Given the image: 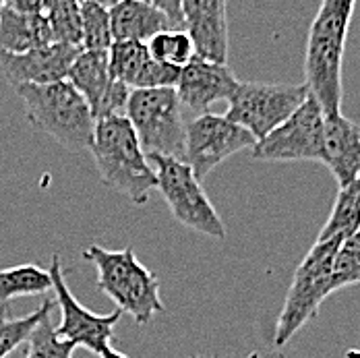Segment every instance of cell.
Here are the masks:
<instances>
[{
	"label": "cell",
	"instance_id": "277c9868",
	"mask_svg": "<svg viewBox=\"0 0 360 358\" xmlns=\"http://www.w3.org/2000/svg\"><path fill=\"white\" fill-rule=\"evenodd\" d=\"M23 100L27 120L69 151L91 149L96 118L83 96L69 81L23 85L15 89Z\"/></svg>",
	"mask_w": 360,
	"mask_h": 358
},
{
	"label": "cell",
	"instance_id": "ac0fdd59",
	"mask_svg": "<svg viewBox=\"0 0 360 358\" xmlns=\"http://www.w3.org/2000/svg\"><path fill=\"white\" fill-rule=\"evenodd\" d=\"M52 41V32L41 15H25L17 11L11 2H4L0 11V52L2 54H25L39 46Z\"/></svg>",
	"mask_w": 360,
	"mask_h": 358
},
{
	"label": "cell",
	"instance_id": "8992f818",
	"mask_svg": "<svg viewBox=\"0 0 360 358\" xmlns=\"http://www.w3.org/2000/svg\"><path fill=\"white\" fill-rule=\"evenodd\" d=\"M174 87L137 89L131 94L127 118L137 133L145 155H166L184 162L186 122L182 120Z\"/></svg>",
	"mask_w": 360,
	"mask_h": 358
},
{
	"label": "cell",
	"instance_id": "9a60e30c",
	"mask_svg": "<svg viewBox=\"0 0 360 358\" xmlns=\"http://www.w3.org/2000/svg\"><path fill=\"white\" fill-rule=\"evenodd\" d=\"M236 75L228 69V65H216L201 58H193L184 69H180L176 94L180 104L188 106L193 112L210 114V108L221 100H232L238 89Z\"/></svg>",
	"mask_w": 360,
	"mask_h": 358
},
{
	"label": "cell",
	"instance_id": "ba28073f",
	"mask_svg": "<svg viewBox=\"0 0 360 358\" xmlns=\"http://www.w3.org/2000/svg\"><path fill=\"white\" fill-rule=\"evenodd\" d=\"M309 98L311 94L304 83L284 85L240 81L224 116L249 131L255 141H261L284 124Z\"/></svg>",
	"mask_w": 360,
	"mask_h": 358
},
{
	"label": "cell",
	"instance_id": "44dd1931",
	"mask_svg": "<svg viewBox=\"0 0 360 358\" xmlns=\"http://www.w3.org/2000/svg\"><path fill=\"white\" fill-rule=\"evenodd\" d=\"M52 288L48 269H41L37 263H23L8 269H0V302H6L17 296L44 294Z\"/></svg>",
	"mask_w": 360,
	"mask_h": 358
},
{
	"label": "cell",
	"instance_id": "f1b7e54d",
	"mask_svg": "<svg viewBox=\"0 0 360 358\" xmlns=\"http://www.w3.org/2000/svg\"><path fill=\"white\" fill-rule=\"evenodd\" d=\"M2 6H4V2H0V11H2Z\"/></svg>",
	"mask_w": 360,
	"mask_h": 358
},
{
	"label": "cell",
	"instance_id": "7402d4cb",
	"mask_svg": "<svg viewBox=\"0 0 360 358\" xmlns=\"http://www.w3.org/2000/svg\"><path fill=\"white\" fill-rule=\"evenodd\" d=\"M81 6V32H83V50L87 52H108L114 44L112 23H110L108 4L85 0Z\"/></svg>",
	"mask_w": 360,
	"mask_h": 358
},
{
	"label": "cell",
	"instance_id": "cb8c5ba5",
	"mask_svg": "<svg viewBox=\"0 0 360 358\" xmlns=\"http://www.w3.org/2000/svg\"><path fill=\"white\" fill-rule=\"evenodd\" d=\"M54 302L44 300L34 313L17 319H8L4 311H0V358H6L13 350H17L23 342L30 340L41 319L50 317Z\"/></svg>",
	"mask_w": 360,
	"mask_h": 358
},
{
	"label": "cell",
	"instance_id": "d4e9b609",
	"mask_svg": "<svg viewBox=\"0 0 360 358\" xmlns=\"http://www.w3.org/2000/svg\"><path fill=\"white\" fill-rule=\"evenodd\" d=\"M147 50L153 60L184 69L195 58V48L186 32H162L147 41Z\"/></svg>",
	"mask_w": 360,
	"mask_h": 358
},
{
	"label": "cell",
	"instance_id": "83f0119b",
	"mask_svg": "<svg viewBox=\"0 0 360 358\" xmlns=\"http://www.w3.org/2000/svg\"><path fill=\"white\" fill-rule=\"evenodd\" d=\"M102 358H129V357H124L122 352H118V350H114V348H108V350L102 354Z\"/></svg>",
	"mask_w": 360,
	"mask_h": 358
},
{
	"label": "cell",
	"instance_id": "7c38bea8",
	"mask_svg": "<svg viewBox=\"0 0 360 358\" xmlns=\"http://www.w3.org/2000/svg\"><path fill=\"white\" fill-rule=\"evenodd\" d=\"M81 52V48L69 44H48L25 54L0 52V67L15 89L23 85H50L67 81L72 63Z\"/></svg>",
	"mask_w": 360,
	"mask_h": 358
},
{
	"label": "cell",
	"instance_id": "5bb4252c",
	"mask_svg": "<svg viewBox=\"0 0 360 358\" xmlns=\"http://www.w3.org/2000/svg\"><path fill=\"white\" fill-rule=\"evenodd\" d=\"M108 65L112 79L124 83L133 91L176 89L180 77V69L153 60L147 46L139 41H114L108 50Z\"/></svg>",
	"mask_w": 360,
	"mask_h": 358
},
{
	"label": "cell",
	"instance_id": "2e32d148",
	"mask_svg": "<svg viewBox=\"0 0 360 358\" xmlns=\"http://www.w3.org/2000/svg\"><path fill=\"white\" fill-rule=\"evenodd\" d=\"M340 188L360 180V127L342 114L325 116L323 158Z\"/></svg>",
	"mask_w": 360,
	"mask_h": 358
},
{
	"label": "cell",
	"instance_id": "d6986e66",
	"mask_svg": "<svg viewBox=\"0 0 360 358\" xmlns=\"http://www.w3.org/2000/svg\"><path fill=\"white\" fill-rule=\"evenodd\" d=\"M67 81L83 96L87 106L91 108V114L96 118L98 110L102 106L104 96L108 94L112 85V75H110L108 52H87L83 50L75 63Z\"/></svg>",
	"mask_w": 360,
	"mask_h": 358
},
{
	"label": "cell",
	"instance_id": "484cf974",
	"mask_svg": "<svg viewBox=\"0 0 360 358\" xmlns=\"http://www.w3.org/2000/svg\"><path fill=\"white\" fill-rule=\"evenodd\" d=\"M75 344L58 338L56 329L50 325V317L41 319L27 340L25 358H72Z\"/></svg>",
	"mask_w": 360,
	"mask_h": 358
},
{
	"label": "cell",
	"instance_id": "3957f363",
	"mask_svg": "<svg viewBox=\"0 0 360 358\" xmlns=\"http://www.w3.org/2000/svg\"><path fill=\"white\" fill-rule=\"evenodd\" d=\"M83 259L98 269V288L137 325H147L158 313L166 311L155 274L135 257L131 247L108 251L100 245H91L83 251Z\"/></svg>",
	"mask_w": 360,
	"mask_h": 358
},
{
	"label": "cell",
	"instance_id": "30bf717a",
	"mask_svg": "<svg viewBox=\"0 0 360 358\" xmlns=\"http://www.w3.org/2000/svg\"><path fill=\"white\" fill-rule=\"evenodd\" d=\"M255 143L249 131L234 124L224 114H201L186 122L184 162L201 182L224 160L243 149H252Z\"/></svg>",
	"mask_w": 360,
	"mask_h": 358
},
{
	"label": "cell",
	"instance_id": "603a6c76",
	"mask_svg": "<svg viewBox=\"0 0 360 358\" xmlns=\"http://www.w3.org/2000/svg\"><path fill=\"white\" fill-rule=\"evenodd\" d=\"M46 19L54 44H69L83 50L81 32V6L75 0H50L46 2Z\"/></svg>",
	"mask_w": 360,
	"mask_h": 358
},
{
	"label": "cell",
	"instance_id": "ffe728a7",
	"mask_svg": "<svg viewBox=\"0 0 360 358\" xmlns=\"http://www.w3.org/2000/svg\"><path fill=\"white\" fill-rule=\"evenodd\" d=\"M360 230V180L340 188L335 203L331 207V214L327 217L325 226L321 228L317 243L327 241H340L354 236Z\"/></svg>",
	"mask_w": 360,
	"mask_h": 358
},
{
	"label": "cell",
	"instance_id": "4316f807",
	"mask_svg": "<svg viewBox=\"0 0 360 358\" xmlns=\"http://www.w3.org/2000/svg\"><path fill=\"white\" fill-rule=\"evenodd\" d=\"M331 284L333 292L360 284V230L342 243L333 261Z\"/></svg>",
	"mask_w": 360,
	"mask_h": 358
},
{
	"label": "cell",
	"instance_id": "4fadbf2b",
	"mask_svg": "<svg viewBox=\"0 0 360 358\" xmlns=\"http://www.w3.org/2000/svg\"><path fill=\"white\" fill-rule=\"evenodd\" d=\"M182 13L195 56L228 65V4L224 0H182Z\"/></svg>",
	"mask_w": 360,
	"mask_h": 358
},
{
	"label": "cell",
	"instance_id": "9c48e42d",
	"mask_svg": "<svg viewBox=\"0 0 360 358\" xmlns=\"http://www.w3.org/2000/svg\"><path fill=\"white\" fill-rule=\"evenodd\" d=\"M323 122V110L309 98L284 124L257 141L251 155L263 162H321Z\"/></svg>",
	"mask_w": 360,
	"mask_h": 358
},
{
	"label": "cell",
	"instance_id": "8fae6325",
	"mask_svg": "<svg viewBox=\"0 0 360 358\" xmlns=\"http://www.w3.org/2000/svg\"><path fill=\"white\" fill-rule=\"evenodd\" d=\"M48 274H50L52 288H54V294H56V302H58L60 313H63V321L56 327L58 338L72 342L77 348L83 346L89 352L102 357L108 348H112L114 325L122 317V311L116 309L110 315H98V313H94L89 309H85L75 298V294H72L67 280H65L58 255L52 257Z\"/></svg>",
	"mask_w": 360,
	"mask_h": 358
},
{
	"label": "cell",
	"instance_id": "e0dca14e",
	"mask_svg": "<svg viewBox=\"0 0 360 358\" xmlns=\"http://www.w3.org/2000/svg\"><path fill=\"white\" fill-rule=\"evenodd\" d=\"M108 11L114 41H139L147 46L151 37L172 30L168 17L155 2H143V0L108 2Z\"/></svg>",
	"mask_w": 360,
	"mask_h": 358
},
{
	"label": "cell",
	"instance_id": "52a82bcc",
	"mask_svg": "<svg viewBox=\"0 0 360 358\" xmlns=\"http://www.w3.org/2000/svg\"><path fill=\"white\" fill-rule=\"evenodd\" d=\"M147 162L158 177V191L164 195L170 212L180 224L212 238H226L221 217L186 162L166 155H147Z\"/></svg>",
	"mask_w": 360,
	"mask_h": 358
},
{
	"label": "cell",
	"instance_id": "7a4b0ae2",
	"mask_svg": "<svg viewBox=\"0 0 360 358\" xmlns=\"http://www.w3.org/2000/svg\"><path fill=\"white\" fill-rule=\"evenodd\" d=\"M91 153L104 184L127 195L135 205H143L158 188V177L127 116L96 122Z\"/></svg>",
	"mask_w": 360,
	"mask_h": 358
},
{
	"label": "cell",
	"instance_id": "5b68a950",
	"mask_svg": "<svg viewBox=\"0 0 360 358\" xmlns=\"http://www.w3.org/2000/svg\"><path fill=\"white\" fill-rule=\"evenodd\" d=\"M340 247V241L315 243L296 267L276 325L274 346L278 350L288 344L296 331H300L313 317H317L325 298L333 294L331 271Z\"/></svg>",
	"mask_w": 360,
	"mask_h": 358
},
{
	"label": "cell",
	"instance_id": "6da1fadb",
	"mask_svg": "<svg viewBox=\"0 0 360 358\" xmlns=\"http://www.w3.org/2000/svg\"><path fill=\"white\" fill-rule=\"evenodd\" d=\"M354 8V0H323L309 30L304 85L325 116L342 114V67Z\"/></svg>",
	"mask_w": 360,
	"mask_h": 358
}]
</instances>
